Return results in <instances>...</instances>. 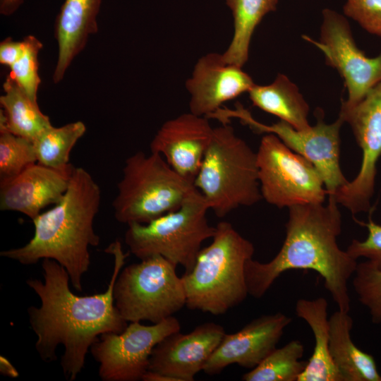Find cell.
<instances>
[{"label":"cell","instance_id":"484cf974","mask_svg":"<svg viewBox=\"0 0 381 381\" xmlns=\"http://www.w3.org/2000/svg\"><path fill=\"white\" fill-rule=\"evenodd\" d=\"M85 131L80 121L47 129L33 142L37 162L54 169L68 167L71 152Z\"/></svg>","mask_w":381,"mask_h":381},{"label":"cell","instance_id":"52a82bcc","mask_svg":"<svg viewBox=\"0 0 381 381\" xmlns=\"http://www.w3.org/2000/svg\"><path fill=\"white\" fill-rule=\"evenodd\" d=\"M209 206L196 188L176 210L147 224L132 223L125 233L130 252L140 260L161 255L181 265L185 273L193 268L201 245L212 238L215 226L209 224Z\"/></svg>","mask_w":381,"mask_h":381},{"label":"cell","instance_id":"6da1fadb","mask_svg":"<svg viewBox=\"0 0 381 381\" xmlns=\"http://www.w3.org/2000/svg\"><path fill=\"white\" fill-rule=\"evenodd\" d=\"M104 251L114 256V269L104 292L78 296L69 287L66 270L52 259H43L42 282L29 279L26 283L39 296L40 306L28 308L30 327L37 336L35 349L41 359H57L56 351L62 345L64 352L61 366L65 378L75 380L84 368L92 345L107 332L120 333L128 325L114 303V287L128 253H124L119 241Z\"/></svg>","mask_w":381,"mask_h":381},{"label":"cell","instance_id":"d4e9b609","mask_svg":"<svg viewBox=\"0 0 381 381\" xmlns=\"http://www.w3.org/2000/svg\"><path fill=\"white\" fill-rule=\"evenodd\" d=\"M304 346L298 339L275 348L255 368L245 373V381H298L308 365L302 358Z\"/></svg>","mask_w":381,"mask_h":381},{"label":"cell","instance_id":"ffe728a7","mask_svg":"<svg viewBox=\"0 0 381 381\" xmlns=\"http://www.w3.org/2000/svg\"><path fill=\"white\" fill-rule=\"evenodd\" d=\"M329 321L330 353L342 381H381L373 356L352 341L353 320L349 313L338 310Z\"/></svg>","mask_w":381,"mask_h":381},{"label":"cell","instance_id":"7402d4cb","mask_svg":"<svg viewBox=\"0 0 381 381\" xmlns=\"http://www.w3.org/2000/svg\"><path fill=\"white\" fill-rule=\"evenodd\" d=\"M253 106L298 131L309 129V105L298 87L282 73L269 85L255 84L248 92Z\"/></svg>","mask_w":381,"mask_h":381},{"label":"cell","instance_id":"836d02e7","mask_svg":"<svg viewBox=\"0 0 381 381\" xmlns=\"http://www.w3.org/2000/svg\"><path fill=\"white\" fill-rule=\"evenodd\" d=\"M0 372L1 374L15 378L18 376V372L11 363L4 356H0Z\"/></svg>","mask_w":381,"mask_h":381},{"label":"cell","instance_id":"e0dca14e","mask_svg":"<svg viewBox=\"0 0 381 381\" xmlns=\"http://www.w3.org/2000/svg\"><path fill=\"white\" fill-rule=\"evenodd\" d=\"M207 117L182 114L165 121L152 138L150 152L159 154L179 175L194 182L211 142Z\"/></svg>","mask_w":381,"mask_h":381},{"label":"cell","instance_id":"e575fe53","mask_svg":"<svg viewBox=\"0 0 381 381\" xmlns=\"http://www.w3.org/2000/svg\"><path fill=\"white\" fill-rule=\"evenodd\" d=\"M143 381H176L169 375L147 370L142 377Z\"/></svg>","mask_w":381,"mask_h":381},{"label":"cell","instance_id":"4316f807","mask_svg":"<svg viewBox=\"0 0 381 381\" xmlns=\"http://www.w3.org/2000/svg\"><path fill=\"white\" fill-rule=\"evenodd\" d=\"M37 162L33 142L0 131V181L16 176Z\"/></svg>","mask_w":381,"mask_h":381},{"label":"cell","instance_id":"9a60e30c","mask_svg":"<svg viewBox=\"0 0 381 381\" xmlns=\"http://www.w3.org/2000/svg\"><path fill=\"white\" fill-rule=\"evenodd\" d=\"M225 333L222 325L212 322H204L186 334L173 332L153 349L148 370L176 381H193L203 370Z\"/></svg>","mask_w":381,"mask_h":381},{"label":"cell","instance_id":"5b68a950","mask_svg":"<svg viewBox=\"0 0 381 381\" xmlns=\"http://www.w3.org/2000/svg\"><path fill=\"white\" fill-rule=\"evenodd\" d=\"M193 183L218 217L262 199L256 152L229 123L214 128Z\"/></svg>","mask_w":381,"mask_h":381},{"label":"cell","instance_id":"5bb4252c","mask_svg":"<svg viewBox=\"0 0 381 381\" xmlns=\"http://www.w3.org/2000/svg\"><path fill=\"white\" fill-rule=\"evenodd\" d=\"M242 68L226 61L222 54L201 56L186 81L190 111L208 119L225 102L248 92L255 83Z\"/></svg>","mask_w":381,"mask_h":381},{"label":"cell","instance_id":"cb8c5ba5","mask_svg":"<svg viewBox=\"0 0 381 381\" xmlns=\"http://www.w3.org/2000/svg\"><path fill=\"white\" fill-rule=\"evenodd\" d=\"M231 11L234 34L222 53L225 59L243 67L247 62L251 39L262 18L277 8L278 0H225Z\"/></svg>","mask_w":381,"mask_h":381},{"label":"cell","instance_id":"277c9868","mask_svg":"<svg viewBox=\"0 0 381 381\" xmlns=\"http://www.w3.org/2000/svg\"><path fill=\"white\" fill-rule=\"evenodd\" d=\"M212 238V243L200 250L192 270L181 278L188 308L219 315L249 295L245 267L255 248L224 221L215 226Z\"/></svg>","mask_w":381,"mask_h":381},{"label":"cell","instance_id":"2e32d148","mask_svg":"<svg viewBox=\"0 0 381 381\" xmlns=\"http://www.w3.org/2000/svg\"><path fill=\"white\" fill-rule=\"evenodd\" d=\"M291 318L278 312L253 320L239 331L224 335L204 366L203 372L213 375L231 364L255 368L275 348Z\"/></svg>","mask_w":381,"mask_h":381},{"label":"cell","instance_id":"7a4b0ae2","mask_svg":"<svg viewBox=\"0 0 381 381\" xmlns=\"http://www.w3.org/2000/svg\"><path fill=\"white\" fill-rule=\"evenodd\" d=\"M289 210L286 236L278 253L267 262L251 258L246 264L248 294L260 298L284 272L311 270L323 278L338 310L349 313L348 282L358 262L338 246L341 215L335 198L328 195L326 205H298Z\"/></svg>","mask_w":381,"mask_h":381},{"label":"cell","instance_id":"1f68e13d","mask_svg":"<svg viewBox=\"0 0 381 381\" xmlns=\"http://www.w3.org/2000/svg\"><path fill=\"white\" fill-rule=\"evenodd\" d=\"M23 41H14L8 37L0 43V63L10 68L22 55Z\"/></svg>","mask_w":381,"mask_h":381},{"label":"cell","instance_id":"f1b7e54d","mask_svg":"<svg viewBox=\"0 0 381 381\" xmlns=\"http://www.w3.org/2000/svg\"><path fill=\"white\" fill-rule=\"evenodd\" d=\"M20 57L9 68L10 76L34 101L37 102V92L41 80L39 75L38 55L42 43L35 36H26Z\"/></svg>","mask_w":381,"mask_h":381},{"label":"cell","instance_id":"9c48e42d","mask_svg":"<svg viewBox=\"0 0 381 381\" xmlns=\"http://www.w3.org/2000/svg\"><path fill=\"white\" fill-rule=\"evenodd\" d=\"M256 155L262 198L267 203L278 208L324 203L327 192L317 169L277 135H264Z\"/></svg>","mask_w":381,"mask_h":381},{"label":"cell","instance_id":"44dd1931","mask_svg":"<svg viewBox=\"0 0 381 381\" xmlns=\"http://www.w3.org/2000/svg\"><path fill=\"white\" fill-rule=\"evenodd\" d=\"M327 308L323 297L296 301V314L308 323L315 339L313 352L298 381H342L330 353Z\"/></svg>","mask_w":381,"mask_h":381},{"label":"cell","instance_id":"30bf717a","mask_svg":"<svg viewBox=\"0 0 381 381\" xmlns=\"http://www.w3.org/2000/svg\"><path fill=\"white\" fill-rule=\"evenodd\" d=\"M212 118L222 123H229L231 118H236L257 133L277 135L288 147L315 166L322 179L327 195H334L349 182L340 167L339 133L344 122L339 116L331 123H326L320 116L316 125L308 130L298 131L281 120L271 125L262 123L238 104L235 109L220 108L212 114Z\"/></svg>","mask_w":381,"mask_h":381},{"label":"cell","instance_id":"8992f818","mask_svg":"<svg viewBox=\"0 0 381 381\" xmlns=\"http://www.w3.org/2000/svg\"><path fill=\"white\" fill-rule=\"evenodd\" d=\"M112 202L116 221L147 224L179 209L196 189L159 154L138 151L128 157Z\"/></svg>","mask_w":381,"mask_h":381},{"label":"cell","instance_id":"ba28073f","mask_svg":"<svg viewBox=\"0 0 381 381\" xmlns=\"http://www.w3.org/2000/svg\"><path fill=\"white\" fill-rule=\"evenodd\" d=\"M176 267L164 257L153 255L121 270L114 284V298L127 322L158 323L186 306L182 278Z\"/></svg>","mask_w":381,"mask_h":381},{"label":"cell","instance_id":"83f0119b","mask_svg":"<svg viewBox=\"0 0 381 381\" xmlns=\"http://www.w3.org/2000/svg\"><path fill=\"white\" fill-rule=\"evenodd\" d=\"M352 285L358 301L367 308L371 322L381 324V270L368 260L358 262Z\"/></svg>","mask_w":381,"mask_h":381},{"label":"cell","instance_id":"d6986e66","mask_svg":"<svg viewBox=\"0 0 381 381\" xmlns=\"http://www.w3.org/2000/svg\"><path fill=\"white\" fill-rule=\"evenodd\" d=\"M101 0H64L56 16L54 35L58 58L53 73L61 82L74 58L84 49L90 35L97 31Z\"/></svg>","mask_w":381,"mask_h":381},{"label":"cell","instance_id":"ac0fdd59","mask_svg":"<svg viewBox=\"0 0 381 381\" xmlns=\"http://www.w3.org/2000/svg\"><path fill=\"white\" fill-rule=\"evenodd\" d=\"M74 167L54 169L36 162L20 174L0 181V210L20 212L31 220L66 192Z\"/></svg>","mask_w":381,"mask_h":381},{"label":"cell","instance_id":"d6a6232c","mask_svg":"<svg viewBox=\"0 0 381 381\" xmlns=\"http://www.w3.org/2000/svg\"><path fill=\"white\" fill-rule=\"evenodd\" d=\"M23 1L24 0H0V13L6 16L13 14Z\"/></svg>","mask_w":381,"mask_h":381},{"label":"cell","instance_id":"3957f363","mask_svg":"<svg viewBox=\"0 0 381 381\" xmlns=\"http://www.w3.org/2000/svg\"><path fill=\"white\" fill-rule=\"evenodd\" d=\"M100 203L98 183L84 168L74 167L61 200L32 220V238L21 247L1 251L0 255L23 265L54 260L66 270L73 288L82 291L83 277L90 265L89 248L100 243L94 229Z\"/></svg>","mask_w":381,"mask_h":381},{"label":"cell","instance_id":"4fadbf2b","mask_svg":"<svg viewBox=\"0 0 381 381\" xmlns=\"http://www.w3.org/2000/svg\"><path fill=\"white\" fill-rule=\"evenodd\" d=\"M319 40L303 36L324 54L327 65L336 69L344 80L347 99L344 107H352L381 82V51L368 57L356 45L346 17L330 8L322 12Z\"/></svg>","mask_w":381,"mask_h":381},{"label":"cell","instance_id":"603a6c76","mask_svg":"<svg viewBox=\"0 0 381 381\" xmlns=\"http://www.w3.org/2000/svg\"><path fill=\"white\" fill-rule=\"evenodd\" d=\"M3 87L4 93L0 97V131H8L34 142L52 126L37 102L32 100L10 75L6 77Z\"/></svg>","mask_w":381,"mask_h":381},{"label":"cell","instance_id":"f546056e","mask_svg":"<svg viewBox=\"0 0 381 381\" xmlns=\"http://www.w3.org/2000/svg\"><path fill=\"white\" fill-rule=\"evenodd\" d=\"M343 12L365 30L381 37V0H346Z\"/></svg>","mask_w":381,"mask_h":381},{"label":"cell","instance_id":"8fae6325","mask_svg":"<svg viewBox=\"0 0 381 381\" xmlns=\"http://www.w3.org/2000/svg\"><path fill=\"white\" fill-rule=\"evenodd\" d=\"M339 116L351 126L362 151V161L356 176L332 195L352 214L367 212L370 210L377 164L381 157V82L355 105H341Z\"/></svg>","mask_w":381,"mask_h":381},{"label":"cell","instance_id":"4dcf8cb0","mask_svg":"<svg viewBox=\"0 0 381 381\" xmlns=\"http://www.w3.org/2000/svg\"><path fill=\"white\" fill-rule=\"evenodd\" d=\"M358 223L368 229V236L364 241L353 239L346 251L354 259L365 258L381 270V224L375 223L370 218L366 223Z\"/></svg>","mask_w":381,"mask_h":381},{"label":"cell","instance_id":"7c38bea8","mask_svg":"<svg viewBox=\"0 0 381 381\" xmlns=\"http://www.w3.org/2000/svg\"><path fill=\"white\" fill-rule=\"evenodd\" d=\"M180 329L179 321L171 316L151 325L131 322L120 333L102 334L90 349L99 363L100 378L104 381L142 380L155 346Z\"/></svg>","mask_w":381,"mask_h":381}]
</instances>
